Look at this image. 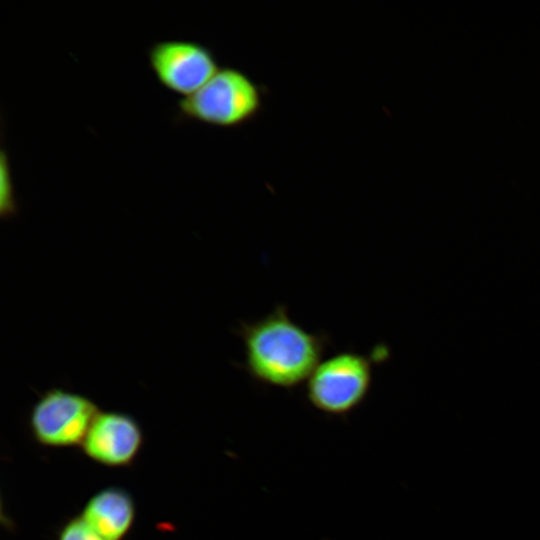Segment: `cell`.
<instances>
[{
	"mask_svg": "<svg viewBox=\"0 0 540 540\" xmlns=\"http://www.w3.org/2000/svg\"><path fill=\"white\" fill-rule=\"evenodd\" d=\"M1 159L0 214L2 218H9L16 214L17 206L4 151Z\"/></svg>",
	"mask_w": 540,
	"mask_h": 540,
	"instance_id": "9",
	"label": "cell"
},
{
	"mask_svg": "<svg viewBox=\"0 0 540 540\" xmlns=\"http://www.w3.org/2000/svg\"><path fill=\"white\" fill-rule=\"evenodd\" d=\"M235 334L244 347L240 366L250 378L285 390L308 380L331 343L327 333L310 332L295 322L283 304L256 321H241Z\"/></svg>",
	"mask_w": 540,
	"mask_h": 540,
	"instance_id": "1",
	"label": "cell"
},
{
	"mask_svg": "<svg viewBox=\"0 0 540 540\" xmlns=\"http://www.w3.org/2000/svg\"><path fill=\"white\" fill-rule=\"evenodd\" d=\"M388 354L377 345L370 353L338 352L321 361L306 384V398L313 408L329 416H346L367 398L374 366Z\"/></svg>",
	"mask_w": 540,
	"mask_h": 540,
	"instance_id": "2",
	"label": "cell"
},
{
	"mask_svg": "<svg viewBox=\"0 0 540 540\" xmlns=\"http://www.w3.org/2000/svg\"><path fill=\"white\" fill-rule=\"evenodd\" d=\"M131 494L120 487H106L92 495L79 514L106 540H122L135 520Z\"/></svg>",
	"mask_w": 540,
	"mask_h": 540,
	"instance_id": "7",
	"label": "cell"
},
{
	"mask_svg": "<svg viewBox=\"0 0 540 540\" xmlns=\"http://www.w3.org/2000/svg\"><path fill=\"white\" fill-rule=\"evenodd\" d=\"M143 441L142 428L134 417L119 411H100L81 448L97 464L121 468L134 462Z\"/></svg>",
	"mask_w": 540,
	"mask_h": 540,
	"instance_id": "6",
	"label": "cell"
},
{
	"mask_svg": "<svg viewBox=\"0 0 540 540\" xmlns=\"http://www.w3.org/2000/svg\"><path fill=\"white\" fill-rule=\"evenodd\" d=\"M147 58L158 82L182 98L196 92L220 68L213 51L192 40L156 41Z\"/></svg>",
	"mask_w": 540,
	"mask_h": 540,
	"instance_id": "5",
	"label": "cell"
},
{
	"mask_svg": "<svg viewBox=\"0 0 540 540\" xmlns=\"http://www.w3.org/2000/svg\"><path fill=\"white\" fill-rule=\"evenodd\" d=\"M57 540H106L80 516L69 519L59 530Z\"/></svg>",
	"mask_w": 540,
	"mask_h": 540,
	"instance_id": "8",
	"label": "cell"
},
{
	"mask_svg": "<svg viewBox=\"0 0 540 540\" xmlns=\"http://www.w3.org/2000/svg\"><path fill=\"white\" fill-rule=\"evenodd\" d=\"M263 106L257 83L235 67H220L196 92L177 102L178 119L220 128L242 126Z\"/></svg>",
	"mask_w": 540,
	"mask_h": 540,
	"instance_id": "3",
	"label": "cell"
},
{
	"mask_svg": "<svg viewBox=\"0 0 540 540\" xmlns=\"http://www.w3.org/2000/svg\"><path fill=\"white\" fill-rule=\"evenodd\" d=\"M100 411L87 396L55 387L34 403L28 424L33 438L42 446L81 447Z\"/></svg>",
	"mask_w": 540,
	"mask_h": 540,
	"instance_id": "4",
	"label": "cell"
}]
</instances>
